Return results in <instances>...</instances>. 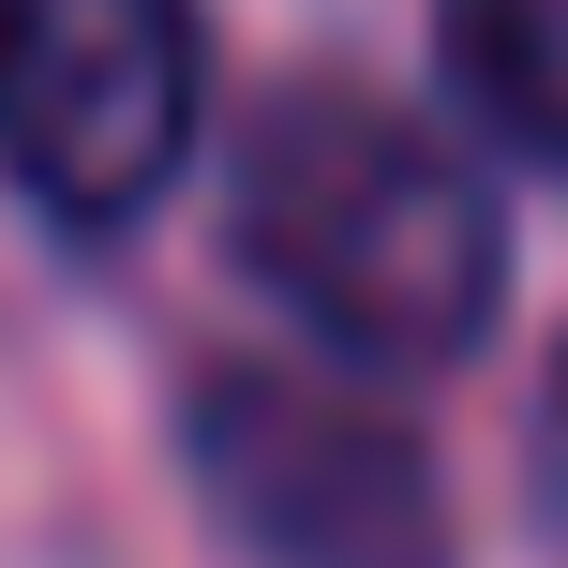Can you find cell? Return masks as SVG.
Wrapping results in <instances>:
<instances>
[{
	"instance_id": "cell-1",
	"label": "cell",
	"mask_w": 568,
	"mask_h": 568,
	"mask_svg": "<svg viewBox=\"0 0 568 568\" xmlns=\"http://www.w3.org/2000/svg\"><path fill=\"white\" fill-rule=\"evenodd\" d=\"M240 270L359 374H434L509 300V210L449 135L374 90H270L225 180Z\"/></svg>"
},
{
	"instance_id": "cell-4",
	"label": "cell",
	"mask_w": 568,
	"mask_h": 568,
	"mask_svg": "<svg viewBox=\"0 0 568 568\" xmlns=\"http://www.w3.org/2000/svg\"><path fill=\"white\" fill-rule=\"evenodd\" d=\"M449 90L494 120V150L568 165V0H434Z\"/></svg>"
},
{
	"instance_id": "cell-3",
	"label": "cell",
	"mask_w": 568,
	"mask_h": 568,
	"mask_svg": "<svg viewBox=\"0 0 568 568\" xmlns=\"http://www.w3.org/2000/svg\"><path fill=\"white\" fill-rule=\"evenodd\" d=\"M210 120L195 0H0V165L45 225L120 240Z\"/></svg>"
},
{
	"instance_id": "cell-2",
	"label": "cell",
	"mask_w": 568,
	"mask_h": 568,
	"mask_svg": "<svg viewBox=\"0 0 568 568\" xmlns=\"http://www.w3.org/2000/svg\"><path fill=\"white\" fill-rule=\"evenodd\" d=\"M180 464H195V509L240 568H464L449 479L374 389L225 359L180 404Z\"/></svg>"
}]
</instances>
